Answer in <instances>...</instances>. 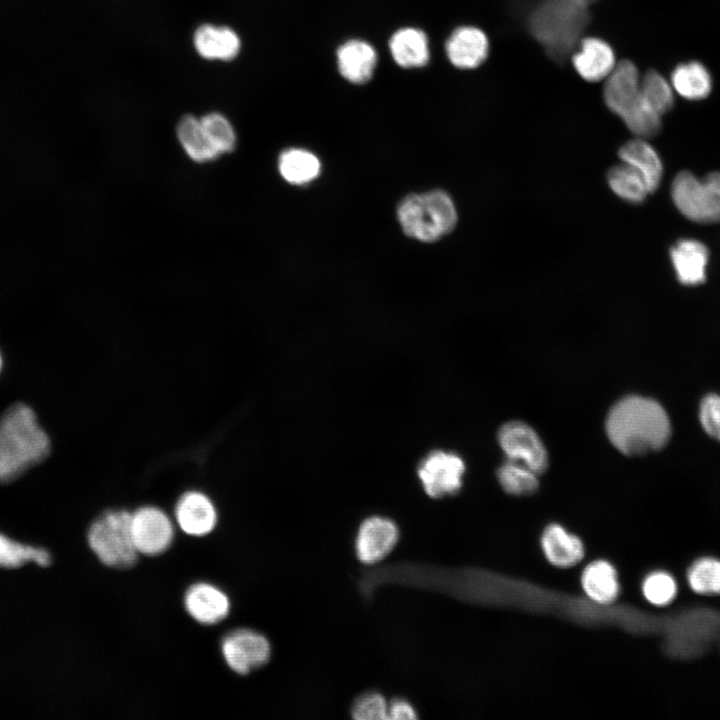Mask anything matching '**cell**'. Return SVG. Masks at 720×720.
<instances>
[{"label":"cell","instance_id":"cell-22","mask_svg":"<svg viewBox=\"0 0 720 720\" xmlns=\"http://www.w3.org/2000/svg\"><path fill=\"white\" fill-rule=\"evenodd\" d=\"M670 83L675 93L690 101L707 98L713 88L709 70L696 60L678 64L671 73Z\"/></svg>","mask_w":720,"mask_h":720},{"label":"cell","instance_id":"cell-31","mask_svg":"<svg viewBox=\"0 0 720 720\" xmlns=\"http://www.w3.org/2000/svg\"><path fill=\"white\" fill-rule=\"evenodd\" d=\"M48 566L51 562L49 552L13 541L0 533V567L17 568L27 562Z\"/></svg>","mask_w":720,"mask_h":720},{"label":"cell","instance_id":"cell-9","mask_svg":"<svg viewBox=\"0 0 720 720\" xmlns=\"http://www.w3.org/2000/svg\"><path fill=\"white\" fill-rule=\"evenodd\" d=\"M226 664L240 675H246L269 661L271 645L261 633L251 629H237L227 634L221 643Z\"/></svg>","mask_w":720,"mask_h":720},{"label":"cell","instance_id":"cell-36","mask_svg":"<svg viewBox=\"0 0 720 720\" xmlns=\"http://www.w3.org/2000/svg\"><path fill=\"white\" fill-rule=\"evenodd\" d=\"M417 717L415 707L405 698H395L388 703V719L412 720Z\"/></svg>","mask_w":720,"mask_h":720},{"label":"cell","instance_id":"cell-35","mask_svg":"<svg viewBox=\"0 0 720 720\" xmlns=\"http://www.w3.org/2000/svg\"><path fill=\"white\" fill-rule=\"evenodd\" d=\"M699 421L703 430L720 442V395L708 394L699 406Z\"/></svg>","mask_w":720,"mask_h":720},{"label":"cell","instance_id":"cell-12","mask_svg":"<svg viewBox=\"0 0 720 720\" xmlns=\"http://www.w3.org/2000/svg\"><path fill=\"white\" fill-rule=\"evenodd\" d=\"M399 528L390 518L374 515L359 526L355 539V553L365 565L383 560L399 540Z\"/></svg>","mask_w":720,"mask_h":720},{"label":"cell","instance_id":"cell-16","mask_svg":"<svg viewBox=\"0 0 720 720\" xmlns=\"http://www.w3.org/2000/svg\"><path fill=\"white\" fill-rule=\"evenodd\" d=\"M188 614L198 623L212 625L229 613L230 602L220 589L209 583L191 585L184 596Z\"/></svg>","mask_w":720,"mask_h":720},{"label":"cell","instance_id":"cell-1","mask_svg":"<svg viewBox=\"0 0 720 720\" xmlns=\"http://www.w3.org/2000/svg\"><path fill=\"white\" fill-rule=\"evenodd\" d=\"M606 432L611 443L623 454L640 456L663 448L670 439L671 423L657 401L630 395L610 410Z\"/></svg>","mask_w":720,"mask_h":720},{"label":"cell","instance_id":"cell-28","mask_svg":"<svg viewBox=\"0 0 720 720\" xmlns=\"http://www.w3.org/2000/svg\"><path fill=\"white\" fill-rule=\"evenodd\" d=\"M177 136L187 155L196 162L216 159L219 154L208 141L200 119L188 115L177 125Z\"/></svg>","mask_w":720,"mask_h":720},{"label":"cell","instance_id":"cell-15","mask_svg":"<svg viewBox=\"0 0 720 720\" xmlns=\"http://www.w3.org/2000/svg\"><path fill=\"white\" fill-rule=\"evenodd\" d=\"M489 41L486 34L473 26H462L453 31L446 43L450 62L460 69H473L488 56Z\"/></svg>","mask_w":720,"mask_h":720},{"label":"cell","instance_id":"cell-6","mask_svg":"<svg viewBox=\"0 0 720 720\" xmlns=\"http://www.w3.org/2000/svg\"><path fill=\"white\" fill-rule=\"evenodd\" d=\"M88 544L98 559L112 568H129L137 561L138 551L131 532V513L107 510L90 525Z\"/></svg>","mask_w":720,"mask_h":720},{"label":"cell","instance_id":"cell-18","mask_svg":"<svg viewBox=\"0 0 720 720\" xmlns=\"http://www.w3.org/2000/svg\"><path fill=\"white\" fill-rule=\"evenodd\" d=\"M338 68L341 75L355 84L369 81L377 63L374 48L361 40H350L337 51Z\"/></svg>","mask_w":720,"mask_h":720},{"label":"cell","instance_id":"cell-23","mask_svg":"<svg viewBox=\"0 0 720 720\" xmlns=\"http://www.w3.org/2000/svg\"><path fill=\"white\" fill-rule=\"evenodd\" d=\"M684 584L696 596L720 597V557L711 554L695 557L685 569Z\"/></svg>","mask_w":720,"mask_h":720},{"label":"cell","instance_id":"cell-25","mask_svg":"<svg viewBox=\"0 0 720 720\" xmlns=\"http://www.w3.org/2000/svg\"><path fill=\"white\" fill-rule=\"evenodd\" d=\"M389 47L395 62L404 68L421 67L429 60L428 39L416 28L398 30L391 37Z\"/></svg>","mask_w":720,"mask_h":720},{"label":"cell","instance_id":"cell-17","mask_svg":"<svg viewBox=\"0 0 720 720\" xmlns=\"http://www.w3.org/2000/svg\"><path fill=\"white\" fill-rule=\"evenodd\" d=\"M572 63L577 73L590 82L605 79L616 65L612 47L595 37L584 38L579 50L573 55Z\"/></svg>","mask_w":720,"mask_h":720},{"label":"cell","instance_id":"cell-8","mask_svg":"<svg viewBox=\"0 0 720 720\" xmlns=\"http://www.w3.org/2000/svg\"><path fill=\"white\" fill-rule=\"evenodd\" d=\"M465 463L455 453L434 450L427 454L417 468V476L425 491L432 498H442L457 493L462 487Z\"/></svg>","mask_w":720,"mask_h":720},{"label":"cell","instance_id":"cell-3","mask_svg":"<svg viewBox=\"0 0 720 720\" xmlns=\"http://www.w3.org/2000/svg\"><path fill=\"white\" fill-rule=\"evenodd\" d=\"M641 75L630 60H621L605 78L603 98L606 106L619 116L639 138L656 136L662 117L645 102L640 89Z\"/></svg>","mask_w":720,"mask_h":720},{"label":"cell","instance_id":"cell-14","mask_svg":"<svg viewBox=\"0 0 720 720\" xmlns=\"http://www.w3.org/2000/svg\"><path fill=\"white\" fill-rule=\"evenodd\" d=\"M175 517L182 531L191 536L209 534L216 526L217 512L210 498L200 491H187L177 501Z\"/></svg>","mask_w":720,"mask_h":720},{"label":"cell","instance_id":"cell-37","mask_svg":"<svg viewBox=\"0 0 720 720\" xmlns=\"http://www.w3.org/2000/svg\"><path fill=\"white\" fill-rule=\"evenodd\" d=\"M0 368H1V357H0Z\"/></svg>","mask_w":720,"mask_h":720},{"label":"cell","instance_id":"cell-13","mask_svg":"<svg viewBox=\"0 0 720 720\" xmlns=\"http://www.w3.org/2000/svg\"><path fill=\"white\" fill-rule=\"evenodd\" d=\"M670 259L679 283L684 286H698L706 280L709 250L693 238L679 239L670 248Z\"/></svg>","mask_w":720,"mask_h":720},{"label":"cell","instance_id":"cell-24","mask_svg":"<svg viewBox=\"0 0 720 720\" xmlns=\"http://www.w3.org/2000/svg\"><path fill=\"white\" fill-rule=\"evenodd\" d=\"M581 584L585 594L598 604H609L619 594L617 572L604 560H597L586 566L582 573Z\"/></svg>","mask_w":720,"mask_h":720},{"label":"cell","instance_id":"cell-11","mask_svg":"<svg viewBox=\"0 0 720 720\" xmlns=\"http://www.w3.org/2000/svg\"><path fill=\"white\" fill-rule=\"evenodd\" d=\"M498 441L509 460L525 465L537 475L545 471L548 464L545 447L527 424L515 421L504 424Z\"/></svg>","mask_w":720,"mask_h":720},{"label":"cell","instance_id":"cell-10","mask_svg":"<svg viewBox=\"0 0 720 720\" xmlns=\"http://www.w3.org/2000/svg\"><path fill=\"white\" fill-rule=\"evenodd\" d=\"M131 532L138 553L148 556L165 552L174 536L170 518L154 506L140 507L131 514Z\"/></svg>","mask_w":720,"mask_h":720},{"label":"cell","instance_id":"cell-2","mask_svg":"<svg viewBox=\"0 0 720 720\" xmlns=\"http://www.w3.org/2000/svg\"><path fill=\"white\" fill-rule=\"evenodd\" d=\"M49 452V437L30 407L18 403L4 412L0 418V482L14 480Z\"/></svg>","mask_w":720,"mask_h":720},{"label":"cell","instance_id":"cell-19","mask_svg":"<svg viewBox=\"0 0 720 720\" xmlns=\"http://www.w3.org/2000/svg\"><path fill=\"white\" fill-rule=\"evenodd\" d=\"M622 162L635 168L645 179L650 193L655 192L663 177V163L655 148L644 138L623 144L618 151Z\"/></svg>","mask_w":720,"mask_h":720},{"label":"cell","instance_id":"cell-20","mask_svg":"<svg viewBox=\"0 0 720 720\" xmlns=\"http://www.w3.org/2000/svg\"><path fill=\"white\" fill-rule=\"evenodd\" d=\"M541 547L546 559L561 568L576 565L584 556L582 541L558 524H552L544 530Z\"/></svg>","mask_w":720,"mask_h":720},{"label":"cell","instance_id":"cell-34","mask_svg":"<svg viewBox=\"0 0 720 720\" xmlns=\"http://www.w3.org/2000/svg\"><path fill=\"white\" fill-rule=\"evenodd\" d=\"M351 715L357 720L388 719V703L382 694L369 691L355 699L351 707Z\"/></svg>","mask_w":720,"mask_h":720},{"label":"cell","instance_id":"cell-7","mask_svg":"<svg viewBox=\"0 0 720 720\" xmlns=\"http://www.w3.org/2000/svg\"><path fill=\"white\" fill-rule=\"evenodd\" d=\"M671 198L677 210L699 224L720 222V171L698 178L681 171L671 183Z\"/></svg>","mask_w":720,"mask_h":720},{"label":"cell","instance_id":"cell-33","mask_svg":"<svg viewBox=\"0 0 720 720\" xmlns=\"http://www.w3.org/2000/svg\"><path fill=\"white\" fill-rule=\"evenodd\" d=\"M204 133L217 153L231 152L236 145V134L231 123L219 113L200 118Z\"/></svg>","mask_w":720,"mask_h":720},{"label":"cell","instance_id":"cell-29","mask_svg":"<svg viewBox=\"0 0 720 720\" xmlns=\"http://www.w3.org/2000/svg\"><path fill=\"white\" fill-rule=\"evenodd\" d=\"M641 591L648 603L663 608L676 600L680 593V584L671 571L657 569L645 576Z\"/></svg>","mask_w":720,"mask_h":720},{"label":"cell","instance_id":"cell-5","mask_svg":"<svg viewBox=\"0 0 720 720\" xmlns=\"http://www.w3.org/2000/svg\"><path fill=\"white\" fill-rule=\"evenodd\" d=\"M397 217L406 235L424 242L439 240L457 223L454 202L442 190L405 197L397 208Z\"/></svg>","mask_w":720,"mask_h":720},{"label":"cell","instance_id":"cell-4","mask_svg":"<svg viewBox=\"0 0 720 720\" xmlns=\"http://www.w3.org/2000/svg\"><path fill=\"white\" fill-rule=\"evenodd\" d=\"M595 0H544L531 14L530 30L547 52L564 58L588 24Z\"/></svg>","mask_w":720,"mask_h":720},{"label":"cell","instance_id":"cell-30","mask_svg":"<svg viewBox=\"0 0 720 720\" xmlns=\"http://www.w3.org/2000/svg\"><path fill=\"white\" fill-rule=\"evenodd\" d=\"M640 89L645 102L661 117L673 107L675 92L658 71L649 70L641 76Z\"/></svg>","mask_w":720,"mask_h":720},{"label":"cell","instance_id":"cell-26","mask_svg":"<svg viewBox=\"0 0 720 720\" xmlns=\"http://www.w3.org/2000/svg\"><path fill=\"white\" fill-rule=\"evenodd\" d=\"M607 181L611 190L622 200L642 203L650 191L644 177L632 166L622 162L613 166L607 173Z\"/></svg>","mask_w":720,"mask_h":720},{"label":"cell","instance_id":"cell-27","mask_svg":"<svg viewBox=\"0 0 720 720\" xmlns=\"http://www.w3.org/2000/svg\"><path fill=\"white\" fill-rule=\"evenodd\" d=\"M279 172L291 184H305L314 180L320 173L319 159L304 149H288L279 157Z\"/></svg>","mask_w":720,"mask_h":720},{"label":"cell","instance_id":"cell-21","mask_svg":"<svg viewBox=\"0 0 720 720\" xmlns=\"http://www.w3.org/2000/svg\"><path fill=\"white\" fill-rule=\"evenodd\" d=\"M194 46L206 59L229 61L239 53L241 42L232 29L205 24L195 31Z\"/></svg>","mask_w":720,"mask_h":720},{"label":"cell","instance_id":"cell-32","mask_svg":"<svg viewBox=\"0 0 720 720\" xmlns=\"http://www.w3.org/2000/svg\"><path fill=\"white\" fill-rule=\"evenodd\" d=\"M502 488L509 494L529 495L538 487L537 474L523 464L509 460L497 471Z\"/></svg>","mask_w":720,"mask_h":720}]
</instances>
